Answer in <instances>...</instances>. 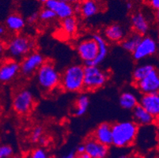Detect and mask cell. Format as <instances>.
Instances as JSON below:
<instances>
[{"mask_svg": "<svg viewBox=\"0 0 159 158\" xmlns=\"http://www.w3.org/2000/svg\"><path fill=\"white\" fill-rule=\"evenodd\" d=\"M112 144L118 148L131 146L136 140L139 125L134 121H122L112 126Z\"/></svg>", "mask_w": 159, "mask_h": 158, "instance_id": "6da1fadb", "label": "cell"}, {"mask_svg": "<svg viewBox=\"0 0 159 158\" xmlns=\"http://www.w3.org/2000/svg\"><path fill=\"white\" fill-rule=\"evenodd\" d=\"M61 74L50 61H45L36 72V79L42 92L49 93L60 86Z\"/></svg>", "mask_w": 159, "mask_h": 158, "instance_id": "7a4b0ae2", "label": "cell"}, {"mask_svg": "<svg viewBox=\"0 0 159 158\" xmlns=\"http://www.w3.org/2000/svg\"><path fill=\"white\" fill-rule=\"evenodd\" d=\"M84 66L73 64L64 70L60 77V87L65 92L79 93L84 89Z\"/></svg>", "mask_w": 159, "mask_h": 158, "instance_id": "3957f363", "label": "cell"}, {"mask_svg": "<svg viewBox=\"0 0 159 158\" xmlns=\"http://www.w3.org/2000/svg\"><path fill=\"white\" fill-rule=\"evenodd\" d=\"M34 47L35 42L30 37L25 35H18L10 39L5 52L10 59L18 61L22 60L31 53Z\"/></svg>", "mask_w": 159, "mask_h": 158, "instance_id": "277c9868", "label": "cell"}, {"mask_svg": "<svg viewBox=\"0 0 159 158\" xmlns=\"http://www.w3.org/2000/svg\"><path fill=\"white\" fill-rule=\"evenodd\" d=\"M109 74L99 66H86L84 67V89L95 91L101 89L108 82Z\"/></svg>", "mask_w": 159, "mask_h": 158, "instance_id": "5b68a950", "label": "cell"}, {"mask_svg": "<svg viewBox=\"0 0 159 158\" xmlns=\"http://www.w3.org/2000/svg\"><path fill=\"white\" fill-rule=\"evenodd\" d=\"M35 98L33 92L29 89H23L14 95L12 107L14 111L19 115H27L34 107Z\"/></svg>", "mask_w": 159, "mask_h": 158, "instance_id": "8992f818", "label": "cell"}, {"mask_svg": "<svg viewBox=\"0 0 159 158\" xmlns=\"http://www.w3.org/2000/svg\"><path fill=\"white\" fill-rule=\"evenodd\" d=\"M76 51L86 66L90 64L98 54V44L93 37L80 40L76 46Z\"/></svg>", "mask_w": 159, "mask_h": 158, "instance_id": "52a82bcc", "label": "cell"}, {"mask_svg": "<svg viewBox=\"0 0 159 158\" xmlns=\"http://www.w3.org/2000/svg\"><path fill=\"white\" fill-rule=\"evenodd\" d=\"M45 62L44 56L38 52H32L21 60L20 72L25 77H30L38 70Z\"/></svg>", "mask_w": 159, "mask_h": 158, "instance_id": "ba28073f", "label": "cell"}, {"mask_svg": "<svg viewBox=\"0 0 159 158\" xmlns=\"http://www.w3.org/2000/svg\"><path fill=\"white\" fill-rule=\"evenodd\" d=\"M157 51V42L155 39L150 36H146L142 37L135 50L132 52V56L135 60L140 61L154 56Z\"/></svg>", "mask_w": 159, "mask_h": 158, "instance_id": "9c48e42d", "label": "cell"}, {"mask_svg": "<svg viewBox=\"0 0 159 158\" xmlns=\"http://www.w3.org/2000/svg\"><path fill=\"white\" fill-rule=\"evenodd\" d=\"M136 88L143 94L156 93L159 91V74L156 69L149 73L145 78L135 83Z\"/></svg>", "mask_w": 159, "mask_h": 158, "instance_id": "30bf717a", "label": "cell"}, {"mask_svg": "<svg viewBox=\"0 0 159 158\" xmlns=\"http://www.w3.org/2000/svg\"><path fill=\"white\" fill-rule=\"evenodd\" d=\"M20 72V63L14 59H7L0 65V82H12Z\"/></svg>", "mask_w": 159, "mask_h": 158, "instance_id": "8fae6325", "label": "cell"}, {"mask_svg": "<svg viewBox=\"0 0 159 158\" xmlns=\"http://www.w3.org/2000/svg\"><path fill=\"white\" fill-rule=\"evenodd\" d=\"M44 5L45 8L52 11L60 19L63 20L66 17H71L75 14L74 6L62 0H48Z\"/></svg>", "mask_w": 159, "mask_h": 158, "instance_id": "7c38bea8", "label": "cell"}, {"mask_svg": "<svg viewBox=\"0 0 159 158\" xmlns=\"http://www.w3.org/2000/svg\"><path fill=\"white\" fill-rule=\"evenodd\" d=\"M85 153L91 158H106L108 154V146L100 143L93 137L89 138L85 143Z\"/></svg>", "mask_w": 159, "mask_h": 158, "instance_id": "4fadbf2b", "label": "cell"}, {"mask_svg": "<svg viewBox=\"0 0 159 158\" xmlns=\"http://www.w3.org/2000/svg\"><path fill=\"white\" fill-rule=\"evenodd\" d=\"M139 105L152 115L154 118H157L159 115V94L148 93L143 94L139 100Z\"/></svg>", "mask_w": 159, "mask_h": 158, "instance_id": "5bb4252c", "label": "cell"}, {"mask_svg": "<svg viewBox=\"0 0 159 158\" xmlns=\"http://www.w3.org/2000/svg\"><path fill=\"white\" fill-rule=\"evenodd\" d=\"M92 137L100 143L109 146L112 144V125L108 123H102L95 129Z\"/></svg>", "mask_w": 159, "mask_h": 158, "instance_id": "9a60e30c", "label": "cell"}, {"mask_svg": "<svg viewBox=\"0 0 159 158\" xmlns=\"http://www.w3.org/2000/svg\"><path fill=\"white\" fill-rule=\"evenodd\" d=\"M131 23L133 30L137 34L143 36L148 33L150 24L147 18L143 13L136 12L133 14L131 17Z\"/></svg>", "mask_w": 159, "mask_h": 158, "instance_id": "2e32d148", "label": "cell"}, {"mask_svg": "<svg viewBox=\"0 0 159 158\" xmlns=\"http://www.w3.org/2000/svg\"><path fill=\"white\" fill-rule=\"evenodd\" d=\"M132 115L134 122L137 125L150 126L154 124L155 119L152 115L147 112L144 108H142L140 105H137L132 110Z\"/></svg>", "mask_w": 159, "mask_h": 158, "instance_id": "e0dca14e", "label": "cell"}, {"mask_svg": "<svg viewBox=\"0 0 159 158\" xmlns=\"http://www.w3.org/2000/svg\"><path fill=\"white\" fill-rule=\"evenodd\" d=\"M125 35H126L125 29L120 24H112L105 29V38L114 43L122 41L126 37Z\"/></svg>", "mask_w": 159, "mask_h": 158, "instance_id": "ac0fdd59", "label": "cell"}, {"mask_svg": "<svg viewBox=\"0 0 159 158\" xmlns=\"http://www.w3.org/2000/svg\"><path fill=\"white\" fill-rule=\"evenodd\" d=\"M93 38L94 39L97 44H98V56H97V57L95 58L94 60H93L90 64L87 65V66H99L101 63H103V61L105 60V58L108 56V44H107L106 40H105L102 36H100V35H93Z\"/></svg>", "mask_w": 159, "mask_h": 158, "instance_id": "d6986e66", "label": "cell"}, {"mask_svg": "<svg viewBox=\"0 0 159 158\" xmlns=\"http://www.w3.org/2000/svg\"><path fill=\"white\" fill-rule=\"evenodd\" d=\"M6 28L12 33H18L25 26L24 17L18 14H11L7 17L5 21Z\"/></svg>", "mask_w": 159, "mask_h": 158, "instance_id": "ffe728a7", "label": "cell"}, {"mask_svg": "<svg viewBox=\"0 0 159 158\" xmlns=\"http://www.w3.org/2000/svg\"><path fill=\"white\" fill-rule=\"evenodd\" d=\"M99 11V5L95 0H82L79 4V12L85 18L93 17Z\"/></svg>", "mask_w": 159, "mask_h": 158, "instance_id": "44dd1931", "label": "cell"}, {"mask_svg": "<svg viewBox=\"0 0 159 158\" xmlns=\"http://www.w3.org/2000/svg\"><path fill=\"white\" fill-rule=\"evenodd\" d=\"M119 103L122 108L132 111L137 105H139V99L134 93L131 91H124L120 96Z\"/></svg>", "mask_w": 159, "mask_h": 158, "instance_id": "7402d4cb", "label": "cell"}, {"mask_svg": "<svg viewBox=\"0 0 159 158\" xmlns=\"http://www.w3.org/2000/svg\"><path fill=\"white\" fill-rule=\"evenodd\" d=\"M89 106V98L86 94H80L75 101L73 108V114L75 116H83Z\"/></svg>", "mask_w": 159, "mask_h": 158, "instance_id": "603a6c76", "label": "cell"}, {"mask_svg": "<svg viewBox=\"0 0 159 158\" xmlns=\"http://www.w3.org/2000/svg\"><path fill=\"white\" fill-rule=\"evenodd\" d=\"M142 37H143L142 36L137 34V33H132V34L128 36L126 38H124L121 41V46L124 48V50H125L128 52H131L132 53L135 50L137 46H138Z\"/></svg>", "mask_w": 159, "mask_h": 158, "instance_id": "cb8c5ba5", "label": "cell"}, {"mask_svg": "<svg viewBox=\"0 0 159 158\" xmlns=\"http://www.w3.org/2000/svg\"><path fill=\"white\" fill-rule=\"evenodd\" d=\"M154 69H155V67L152 64H149V63L141 64L139 66H136L132 73L133 81L135 83L139 82L140 80H142L143 78H145L149 73H150Z\"/></svg>", "mask_w": 159, "mask_h": 158, "instance_id": "d4e9b609", "label": "cell"}, {"mask_svg": "<svg viewBox=\"0 0 159 158\" xmlns=\"http://www.w3.org/2000/svg\"><path fill=\"white\" fill-rule=\"evenodd\" d=\"M62 30L67 36H74L78 30L77 20L74 16L66 17L62 21Z\"/></svg>", "mask_w": 159, "mask_h": 158, "instance_id": "484cf974", "label": "cell"}, {"mask_svg": "<svg viewBox=\"0 0 159 158\" xmlns=\"http://www.w3.org/2000/svg\"><path fill=\"white\" fill-rule=\"evenodd\" d=\"M39 19L43 21H50L54 20L56 17V14L48 8L43 9L42 11L38 13Z\"/></svg>", "mask_w": 159, "mask_h": 158, "instance_id": "4316f807", "label": "cell"}, {"mask_svg": "<svg viewBox=\"0 0 159 158\" xmlns=\"http://www.w3.org/2000/svg\"><path fill=\"white\" fill-rule=\"evenodd\" d=\"M44 135V128L41 126H37L31 132V141L34 143L38 142V140Z\"/></svg>", "mask_w": 159, "mask_h": 158, "instance_id": "83f0119b", "label": "cell"}, {"mask_svg": "<svg viewBox=\"0 0 159 158\" xmlns=\"http://www.w3.org/2000/svg\"><path fill=\"white\" fill-rule=\"evenodd\" d=\"M14 153L13 148L9 145L0 146V158H11Z\"/></svg>", "mask_w": 159, "mask_h": 158, "instance_id": "f1b7e54d", "label": "cell"}, {"mask_svg": "<svg viewBox=\"0 0 159 158\" xmlns=\"http://www.w3.org/2000/svg\"><path fill=\"white\" fill-rule=\"evenodd\" d=\"M28 158H49L48 153L43 148H37L30 153Z\"/></svg>", "mask_w": 159, "mask_h": 158, "instance_id": "f546056e", "label": "cell"}, {"mask_svg": "<svg viewBox=\"0 0 159 158\" xmlns=\"http://www.w3.org/2000/svg\"><path fill=\"white\" fill-rule=\"evenodd\" d=\"M38 19H39V16H38V13L37 12L32 13V14L28 17V21L30 23V24L35 23Z\"/></svg>", "mask_w": 159, "mask_h": 158, "instance_id": "4dcf8cb0", "label": "cell"}, {"mask_svg": "<svg viewBox=\"0 0 159 158\" xmlns=\"http://www.w3.org/2000/svg\"><path fill=\"white\" fill-rule=\"evenodd\" d=\"M150 6L155 11L159 10V0H149Z\"/></svg>", "mask_w": 159, "mask_h": 158, "instance_id": "1f68e13d", "label": "cell"}, {"mask_svg": "<svg viewBox=\"0 0 159 158\" xmlns=\"http://www.w3.org/2000/svg\"><path fill=\"white\" fill-rule=\"evenodd\" d=\"M76 154H77V153H76L75 150H71V151H69L67 152V153H65L61 158H75Z\"/></svg>", "mask_w": 159, "mask_h": 158, "instance_id": "d6a6232c", "label": "cell"}, {"mask_svg": "<svg viewBox=\"0 0 159 158\" xmlns=\"http://www.w3.org/2000/svg\"><path fill=\"white\" fill-rule=\"evenodd\" d=\"M7 29L5 26L0 25V39L5 37L6 34H7Z\"/></svg>", "mask_w": 159, "mask_h": 158, "instance_id": "836d02e7", "label": "cell"}, {"mask_svg": "<svg viewBox=\"0 0 159 158\" xmlns=\"http://www.w3.org/2000/svg\"><path fill=\"white\" fill-rule=\"evenodd\" d=\"M76 153H85V146L84 144H80L79 146H77L76 150H75Z\"/></svg>", "mask_w": 159, "mask_h": 158, "instance_id": "e575fe53", "label": "cell"}, {"mask_svg": "<svg viewBox=\"0 0 159 158\" xmlns=\"http://www.w3.org/2000/svg\"><path fill=\"white\" fill-rule=\"evenodd\" d=\"M38 143L40 145H41V146H45V145L48 143V138L45 137V136L43 135L42 137L40 138L38 140Z\"/></svg>", "mask_w": 159, "mask_h": 158, "instance_id": "d590c367", "label": "cell"}, {"mask_svg": "<svg viewBox=\"0 0 159 158\" xmlns=\"http://www.w3.org/2000/svg\"><path fill=\"white\" fill-rule=\"evenodd\" d=\"M5 51H6L5 45H4L2 40L0 39V56H2V54L5 52Z\"/></svg>", "mask_w": 159, "mask_h": 158, "instance_id": "8d00e7d4", "label": "cell"}, {"mask_svg": "<svg viewBox=\"0 0 159 158\" xmlns=\"http://www.w3.org/2000/svg\"><path fill=\"white\" fill-rule=\"evenodd\" d=\"M63 2H68L70 4H73V5H75V4H79L82 0H62Z\"/></svg>", "mask_w": 159, "mask_h": 158, "instance_id": "74e56055", "label": "cell"}, {"mask_svg": "<svg viewBox=\"0 0 159 158\" xmlns=\"http://www.w3.org/2000/svg\"><path fill=\"white\" fill-rule=\"evenodd\" d=\"M75 158H91V157L86 153H77Z\"/></svg>", "mask_w": 159, "mask_h": 158, "instance_id": "f35d334b", "label": "cell"}, {"mask_svg": "<svg viewBox=\"0 0 159 158\" xmlns=\"http://www.w3.org/2000/svg\"><path fill=\"white\" fill-rule=\"evenodd\" d=\"M126 7H127V9H128V11H131V9L133 8V4H132V2H127Z\"/></svg>", "mask_w": 159, "mask_h": 158, "instance_id": "ab89813d", "label": "cell"}, {"mask_svg": "<svg viewBox=\"0 0 159 158\" xmlns=\"http://www.w3.org/2000/svg\"><path fill=\"white\" fill-rule=\"evenodd\" d=\"M118 158H128V156H127V155L123 154V155H120V156Z\"/></svg>", "mask_w": 159, "mask_h": 158, "instance_id": "60d3db41", "label": "cell"}, {"mask_svg": "<svg viewBox=\"0 0 159 158\" xmlns=\"http://www.w3.org/2000/svg\"><path fill=\"white\" fill-rule=\"evenodd\" d=\"M39 2H41V3H45V2H47L48 0H38Z\"/></svg>", "mask_w": 159, "mask_h": 158, "instance_id": "b9f144b4", "label": "cell"}, {"mask_svg": "<svg viewBox=\"0 0 159 158\" xmlns=\"http://www.w3.org/2000/svg\"><path fill=\"white\" fill-rule=\"evenodd\" d=\"M49 158H60V157H59V156H51V157H49Z\"/></svg>", "mask_w": 159, "mask_h": 158, "instance_id": "7bdbcfd3", "label": "cell"}, {"mask_svg": "<svg viewBox=\"0 0 159 158\" xmlns=\"http://www.w3.org/2000/svg\"><path fill=\"white\" fill-rule=\"evenodd\" d=\"M135 158H143V157H142V156H136Z\"/></svg>", "mask_w": 159, "mask_h": 158, "instance_id": "ee69618b", "label": "cell"}, {"mask_svg": "<svg viewBox=\"0 0 159 158\" xmlns=\"http://www.w3.org/2000/svg\"><path fill=\"white\" fill-rule=\"evenodd\" d=\"M156 158H158V157H156Z\"/></svg>", "mask_w": 159, "mask_h": 158, "instance_id": "f6af8a7d", "label": "cell"}]
</instances>
